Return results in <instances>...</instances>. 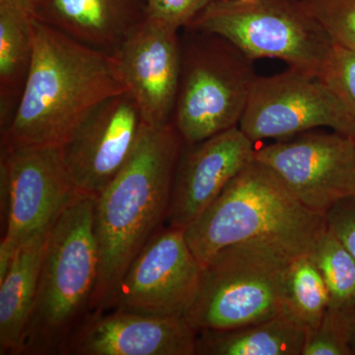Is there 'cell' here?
Here are the masks:
<instances>
[{
	"mask_svg": "<svg viewBox=\"0 0 355 355\" xmlns=\"http://www.w3.org/2000/svg\"><path fill=\"white\" fill-rule=\"evenodd\" d=\"M184 146L174 123L146 125L132 157L98 196L94 232L99 275L93 315L110 310L128 266L165 225Z\"/></svg>",
	"mask_w": 355,
	"mask_h": 355,
	"instance_id": "1",
	"label": "cell"
},
{
	"mask_svg": "<svg viewBox=\"0 0 355 355\" xmlns=\"http://www.w3.org/2000/svg\"><path fill=\"white\" fill-rule=\"evenodd\" d=\"M32 35L29 76L1 142L60 146L96 105L127 88L113 55L89 48L35 18Z\"/></svg>",
	"mask_w": 355,
	"mask_h": 355,
	"instance_id": "2",
	"label": "cell"
},
{
	"mask_svg": "<svg viewBox=\"0 0 355 355\" xmlns=\"http://www.w3.org/2000/svg\"><path fill=\"white\" fill-rule=\"evenodd\" d=\"M328 228L327 214L308 209L272 170L257 161L231 180L184 236L200 265L225 248L270 243L312 254Z\"/></svg>",
	"mask_w": 355,
	"mask_h": 355,
	"instance_id": "3",
	"label": "cell"
},
{
	"mask_svg": "<svg viewBox=\"0 0 355 355\" xmlns=\"http://www.w3.org/2000/svg\"><path fill=\"white\" fill-rule=\"evenodd\" d=\"M95 196L81 193L51 229L19 354H62L93 315L99 275ZM18 354V355H19Z\"/></svg>",
	"mask_w": 355,
	"mask_h": 355,
	"instance_id": "4",
	"label": "cell"
},
{
	"mask_svg": "<svg viewBox=\"0 0 355 355\" xmlns=\"http://www.w3.org/2000/svg\"><path fill=\"white\" fill-rule=\"evenodd\" d=\"M296 256L270 243L221 250L202 266L200 286L184 318L197 331H223L282 314L286 272Z\"/></svg>",
	"mask_w": 355,
	"mask_h": 355,
	"instance_id": "5",
	"label": "cell"
},
{
	"mask_svg": "<svg viewBox=\"0 0 355 355\" xmlns=\"http://www.w3.org/2000/svg\"><path fill=\"white\" fill-rule=\"evenodd\" d=\"M172 123L184 144L238 127L257 76L254 60L227 40L184 28Z\"/></svg>",
	"mask_w": 355,
	"mask_h": 355,
	"instance_id": "6",
	"label": "cell"
},
{
	"mask_svg": "<svg viewBox=\"0 0 355 355\" xmlns=\"http://www.w3.org/2000/svg\"><path fill=\"white\" fill-rule=\"evenodd\" d=\"M186 28L218 35L253 60L316 76L334 44L303 0H212Z\"/></svg>",
	"mask_w": 355,
	"mask_h": 355,
	"instance_id": "7",
	"label": "cell"
},
{
	"mask_svg": "<svg viewBox=\"0 0 355 355\" xmlns=\"http://www.w3.org/2000/svg\"><path fill=\"white\" fill-rule=\"evenodd\" d=\"M80 193L60 146L1 142L0 248L16 254L33 238L50 232Z\"/></svg>",
	"mask_w": 355,
	"mask_h": 355,
	"instance_id": "8",
	"label": "cell"
},
{
	"mask_svg": "<svg viewBox=\"0 0 355 355\" xmlns=\"http://www.w3.org/2000/svg\"><path fill=\"white\" fill-rule=\"evenodd\" d=\"M238 127L254 144L322 127L355 137L354 119L319 76L291 67L257 77Z\"/></svg>",
	"mask_w": 355,
	"mask_h": 355,
	"instance_id": "9",
	"label": "cell"
},
{
	"mask_svg": "<svg viewBox=\"0 0 355 355\" xmlns=\"http://www.w3.org/2000/svg\"><path fill=\"white\" fill-rule=\"evenodd\" d=\"M202 268L184 229L163 226L128 266L110 310L184 317L197 294Z\"/></svg>",
	"mask_w": 355,
	"mask_h": 355,
	"instance_id": "10",
	"label": "cell"
},
{
	"mask_svg": "<svg viewBox=\"0 0 355 355\" xmlns=\"http://www.w3.org/2000/svg\"><path fill=\"white\" fill-rule=\"evenodd\" d=\"M254 159L277 174L308 209L326 214L355 188L354 137L305 132L256 149Z\"/></svg>",
	"mask_w": 355,
	"mask_h": 355,
	"instance_id": "11",
	"label": "cell"
},
{
	"mask_svg": "<svg viewBox=\"0 0 355 355\" xmlns=\"http://www.w3.org/2000/svg\"><path fill=\"white\" fill-rule=\"evenodd\" d=\"M144 127L141 110L128 91L96 105L60 146L78 190L98 197L132 157Z\"/></svg>",
	"mask_w": 355,
	"mask_h": 355,
	"instance_id": "12",
	"label": "cell"
},
{
	"mask_svg": "<svg viewBox=\"0 0 355 355\" xmlns=\"http://www.w3.org/2000/svg\"><path fill=\"white\" fill-rule=\"evenodd\" d=\"M113 58L146 125L172 123L181 73L180 30L147 17Z\"/></svg>",
	"mask_w": 355,
	"mask_h": 355,
	"instance_id": "13",
	"label": "cell"
},
{
	"mask_svg": "<svg viewBox=\"0 0 355 355\" xmlns=\"http://www.w3.org/2000/svg\"><path fill=\"white\" fill-rule=\"evenodd\" d=\"M254 144L239 127L187 146L175 171L165 225L186 229L254 160Z\"/></svg>",
	"mask_w": 355,
	"mask_h": 355,
	"instance_id": "14",
	"label": "cell"
},
{
	"mask_svg": "<svg viewBox=\"0 0 355 355\" xmlns=\"http://www.w3.org/2000/svg\"><path fill=\"white\" fill-rule=\"evenodd\" d=\"M197 336L184 317L112 309L91 316L62 355H196Z\"/></svg>",
	"mask_w": 355,
	"mask_h": 355,
	"instance_id": "15",
	"label": "cell"
},
{
	"mask_svg": "<svg viewBox=\"0 0 355 355\" xmlns=\"http://www.w3.org/2000/svg\"><path fill=\"white\" fill-rule=\"evenodd\" d=\"M35 19L113 55L147 18L146 0H40Z\"/></svg>",
	"mask_w": 355,
	"mask_h": 355,
	"instance_id": "16",
	"label": "cell"
},
{
	"mask_svg": "<svg viewBox=\"0 0 355 355\" xmlns=\"http://www.w3.org/2000/svg\"><path fill=\"white\" fill-rule=\"evenodd\" d=\"M50 232L21 247L6 277L0 280V354H19L36 300Z\"/></svg>",
	"mask_w": 355,
	"mask_h": 355,
	"instance_id": "17",
	"label": "cell"
},
{
	"mask_svg": "<svg viewBox=\"0 0 355 355\" xmlns=\"http://www.w3.org/2000/svg\"><path fill=\"white\" fill-rule=\"evenodd\" d=\"M33 14L13 0H0V132L10 125L33 58Z\"/></svg>",
	"mask_w": 355,
	"mask_h": 355,
	"instance_id": "18",
	"label": "cell"
},
{
	"mask_svg": "<svg viewBox=\"0 0 355 355\" xmlns=\"http://www.w3.org/2000/svg\"><path fill=\"white\" fill-rule=\"evenodd\" d=\"M307 331L286 313L231 330L198 331L200 355H302Z\"/></svg>",
	"mask_w": 355,
	"mask_h": 355,
	"instance_id": "19",
	"label": "cell"
},
{
	"mask_svg": "<svg viewBox=\"0 0 355 355\" xmlns=\"http://www.w3.org/2000/svg\"><path fill=\"white\" fill-rule=\"evenodd\" d=\"M330 307V293L312 254L292 259L286 272L284 313L309 331Z\"/></svg>",
	"mask_w": 355,
	"mask_h": 355,
	"instance_id": "20",
	"label": "cell"
},
{
	"mask_svg": "<svg viewBox=\"0 0 355 355\" xmlns=\"http://www.w3.org/2000/svg\"><path fill=\"white\" fill-rule=\"evenodd\" d=\"M313 259L330 293V307L347 313L355 308V260L338 237L327 228Z\"/></svg>",
	"mask_w": 355,
	"mask_h": 355,
	"instance_id": "21",
	"label": "cell"
},
{
	"mask_svg": "<svg viewBox=\"0 0 355 355\" xmlns=\"http://www.w3.org/2000/svg\"><path fill=\"white\" fill-rule=\"evenodd\" d=\"M318 76L355 120V51L334 43Z\"/></svg>",
	"mask_w": 355,
	"mask_h": 355,
	"instance_id": "22",
	"label": "cell"
},
{
	"mask_svg": "<svg viewBox=\"0 0 355 355\" xmlns=\"http://www.w3.org/2000/svg\"><path fill=\"white\" fill-rule=\"evenodd\" d=\"M331 41L355 51V0H303Z\"/></svg>",
	"mask_w": 355,
	"mask_h": 355,
	"instance_id": "23",
	"label": "cell"
},
{
	"mask_svg": "<svg viewBox=\"0 0 355 355\" xmlns=\"http://www.w3.org/2000/svg\"><path fill=\"white\" fill-rule=\"evenodd\" d=\"M302 355H352L345 314L327 311L319 326L307 331Z\"/></svg>",
	"mask_w": 355,
	"mask_h": 355,
	"instance_id": "24",
	"label": "cell"
},
{
	"mask_svg": "<svg viewBox=\"0 0 355 355\" xmlns=\"http://www.w3.org/2000/svg\"><path fill=\"white\" fill-rule=\"evenodd\" d=\"M212 0H146L147 17L184 29Z\"/></svg>",
	"mask_w": 355,
	"mask_h": 355,
	"instance_id": "25",
	"label": "cell"
},
{
	"mask_svg": "<svg viewBox=\"0 0 355 355\" xmlns=\"http://www.w3.org/2000/svg\"><path fill=\"white\" fill-rule=\"evenodd\" d=\"M327 224L355 260V198L336 202L327 212Z\"/></svg>",
	"mask_w": 355,
	"mask_h": 355,
	"instance_id": "26",
	"label": "cell"
},
{
	"mask_svg": "<svg viewBox=\"0 0 355 355\" xmlns=\"http://www.w3.org/2000/svg\"><path fill=\"white\" fill-rule=\"evenodd\" d=\"M343 314H345V323L349 331L350 349H352V355H355V308Z\"/></svg>",
	"mask_w": 355,
	"mask_h": 355,
	"instance_id": "27",
	"label": "cell"
},
{
	"mask_svg": "<svg viewBox=\"0 0 355 355\" xmlns=\"http://www.w3.org/2000/svg\"><path fill=\"white\" fill-rule=\"evenodd\" d=\"M13 1L17 2L21 6H25L26 8L29 9L30 11L33 10L34 6L40 1V0H13Z\"/></svg>",
	"mask_w": 355,
	"mask_h": 355,
	"instance_id": "28",
	"label": "cell"
},
{
	"mask_svg": "<svg viewBox=\"0 0 355 355\" xmlns=\"http://www.w3.org/2000/svg\"><path fill=\"white\" fill-rule=\"evenodd\" d=\"M352 198H355V188H354V191H352Z\"/></svg>",
	"mask_w": 355,
	"mask_h": 355,
	"instance_id": "29",
	"label": "cell"
},
{
	"mask_svg": "<svg viewBox=\"0 0 355 355\" xmlns=\"http://www.w3.org/2000/svg\"><path fill=\"white\" fill-rule=\"evenodd\" d=\"M354 144H355V137H354Z\"/></svg>",
	"mask_w": 355,
	"mask_h": 355,
	"instance_id": "30",
	"label": "cell"
}]
</instances>
